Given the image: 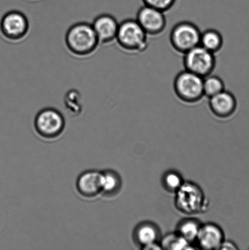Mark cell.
Returning <instances> with one entry per match:
<instances>
[{"label":"cell","mask_w":249,"mask_h":250,"mask_svg":"<svg viewBox=\"0 0 249 250\" xmlns=\"http://www.w3.org/2000/svg\"><path fill=\"white\" fill-rule=\"evenodd\" d=\"M101 193L105 197L118 195L121 189L122 179L118 172L111 169L101 171Z\"/></svg>","instance_id":"obj_15"},{"label":"cell","mask_w":249,"mask_h":250,"mask_svg":"<svg viewBox=\"0 0 249 250\" xmlns=\"http://www.w3.org/2000/svg\"><path fill=\"white\" fill-rule=\"evenodd\" d=\"M99 43H109L116 40L119 23L112 15H99L92 24Z\"/></svg>","instance_id":"obj_12"},{"label":"cell","mask_w":249,"mask_h":250,"mask_svg":"<svg viewBox=\"0 0 249 250\" xmlns=\"http://www.w3.org/2000/svg\"><path fill=\"white\" fill-rule=\"evenodd\" d=\"M143 1L144 5L159 10L165 13L172 8L177 0H143Z\"/></svg>","instance_id":"obj_22"},{"label":"cell","mask_w":249,"mask_h":250,"mask_svg":"<svg viewBox=\"0 0 249 250\" xmlns=\"http://www.w3.org/2000/svg\"><path fill=\"white\" fill-rule=\"evenodd\" d=\"M225 241L223 229L214 223L202 224L196 242L200 249L206 250L220 249Z\"/></svg>","instance_id":"obj_10"},{"label":"cell","mask_w":249,"mask_h":250,"mask_svg":"<svg viewBox=\"0 0 249 250\" xmlns=\"http://www.w3.org/2000/svg\"><path fill=\"white\" fill-rule=\"evenodd\" d=\"M185 70L202 78L212 74L216 67L215 54L198 45L184 54Z\"/></svg>","instance_id":"obj_6"},{"label":"cell","mask_w":249,"mask_h":250,"mask_svg":"<svg viewBox=\"0 0 249 250\" xmlns=\"http://www.w3.org/2000/svg\"><path fill=\"white\" fill-rule=\"evenodd\" d=\"M201 33L199 27L192 22L180 21L171 31V45L178 53L184 55L200 45Z\"/></svg>","instance_id":"obj_5"},{"label":"cell","mask_w":249,"mask_h":250,"mask_svg":"<svg viewBox=\"0 0 249 250\" xmlns=\"http://www.w3.org/2000/svg\"><path fill=\"white\" fill-rule=\"evenodd\" d=\"M226 90V85L220 77L212 74L203 79V91L204 97L210 98Z\"/></svg>","instance_id":"obj_20"},{"label":"cell","mask_w":249,"mask_h":250,"mask_svg":"<svg viewBox=\"0 0 249 250\" xmlns=\"http://www.w3.org/2000/svg\"><path fill=\"white\" fill-rule=\"evenodd\" d=\"M38 133L45 139L57 138L62 134L65 127L64 117L58 110L47 107L38 112L34 120Z\"/></svg>","instance_id":"obj_7"},{"label":"cell","mask_w":249,"mask_h":250,"mask_svg":"<svg viewBox=\"0 0 249 250\" xmlns=\"http://www.w3.org/2000/svg\"><path fill=\"white\" fill-rule=\"evenodd\" d=\"M223 45V37L216 29H209L202 32L200 45L206 50L216 54L221 50Z\"/></svg>","instance_id":"obj_17"},{"label":"cell","mask_w":249,"mask_h":250,"mask_svg":"<svg viewBox=\"0 0 249 250\" xmlns=\"http://www.w3.org/2000/svg\"><path fill=\"white\" fill-rule=\"evenodd\" d=\"M161 237L160 230L157 225L151 222L139 224L134 229V241L141 249L149 245L157 243Z\"/></svg>","instance_id":"obj_14"},{"label":"cell","mask_w":249,"mask_h":250,"mask_svg":"<svg viewBox=\"0 0 249 250\" xmlns=\"http://www.w3.org/2000/svg\"><path fill=\"white\" fill-rule=\"evenodd\" d=\"M136 21L148 36H157L162 34L167 24L165 12L146 5L139 9Z\"/></svg>","instance_id":"obj_9"},{"label":"cell","mask_w":249,"mask_h":250,"mask_svg":"<svg viewBox=\"0 0 249 250\" xmlns=\"http://www.w3.org/2000/svg\"><path fill=\"white\" fill-rule=\"evenodd\" d=\"M209 105L214 116L225 119L235 114L237 109L238 102L232 93L225 90L210 98Z\"/></svg>","instance_id":"obj_11"},{"label":"cell","mask_w":249,"mask_h":250,"mask_svg":"<svg viewBox=\"0 0 249 250\" xmlns=\"http://www.w3.org/2000/svg\"><path fill=\"white\" fill-rule=\"evenodd\" d=\"M77 188L80 195L87 198H94L101 194V171L96 170L84 171L77 179Z\"/></svg>","instance_id":"obj_13"},{"label":"cell","mask_w":249,"mask_h":250,"mask_svg":"<svg viewBox=\"0 0 249 250\" xmlns=\"http://www.w3.org/2000/svg\"><path fill=\"white\" fill-rule=\"evenodd\" d=\"M162 250H182L194 249L192 244L175 232L166 235L161 241Z\"/></svg>","instance_id":"obj_18"},{"label":"cell","mask_w":249,"mask_h":250,"mask_svg":"<svg viewBox=\"0 0 249 250\" xmlns=\"http://www.w3.org/2000/svg\"><path fill=\"white\" fill-rule=\"evenodd\" d=\"M175 193V208L180 212L189 215L206 212L209 202L203 190L192 181L184 182Z\"/></svg>","instance_id":"obj_2"},{"label":"cell","mask_w":249,"mask_h":250,"mask_svg":"<svg viewBox=\"0 0 249 250\" xmlns=\"http://www.w3.org/2000/svg\"><path fill=\"white\" fill-rule=\"evenodd\" d=\"M202 224L196 218H185L178 223L175 232L192 244L196 242Z\"/></svg>","instance_id":"obj_16"},{"label":"cell","mask_w":249,"mask_h":250,"mask_svg":"<svg viewBox=\"0 0 249 250\" xmlns=\"http://www.w3.org/2000/svg\"><path fill=\"white\" fill-rule=\"evenodd\" d=\"M66 109L72 117H77L82 113V97L77 89H71L66 93L63 99Z\"/></svg>","instance_id":"obj_19"},{"label":"cell","mask_w":249,"mask_h":250,"mask_svg":"<svg viewBox=\"0 0 249 250\" xmlns=\"http://www.w3.org/2000/svg\"><path fill=\"white\" fill-rule=\"evenodd\" d=\"M204 78L184 70L178 73L173 83L175 95L185 104H196L204 97Z\"/></svg>","instance_id":"obj_4"},{"label":"cell","mask_w":249,"mask_h":250,"mask_svg":"<svg viewBox=\"0 0 249 250\" xmlns=\"http://www.w3.org/2000/svg\"><path fill=\"white\" fill-rule=\"evenodd\" d=\"M65 43L73 55L84 57L94 53L100 43L92 24L81 21L73 24L68 29Z\"/></svg>","instance_id":"obj_1"},{"label":"cell","mask_w":249,"mask_h":250,"mask_svg":"<svg viewBox=\"0 0 249 250\" xmlns=\"http://www.w3.org/2000/svg\"><path fill=\"white\" fill-rule=\"evenodd\" d=\"M184 182L181 174L175 170L166 171L162 176L163 187L168 192H176Z\"/></svg>","instance_id":"obj_21"},{"label":"cell","mask_w":249,"mask_h":250,"mask_svg":"<svg viewBox=\"0 0 249 250\" xmlns=\"http://www.w3.org/2000/svg\"><path fill=\"white\" fill-rule=\"evenodd\" d=\"M148 35L136 19H126L119 23L116 40L129 53H143L148 48Z\"/></svg>","instance_id":"obj_3"},{"label":"cell","mask_w":249,"mask_h":250,"mask_svg":"<svg viewBox=\"0 0 249 250\" xmlns=\"http://www.w3.org/2000/svg\"><path fill=\"white\" fill-rule=\"evenodd\" d=\"M238 249L237 246L235 243L230 241H224L223 244L220 247L219 250H237Z\"/></svg>","instance_id":"obj_23"},{"label":"cell","mask_w":249,"mask_h":250,"mask_svg":"<svg viewBox=\"0 0 249 250\" xmlns=\"http://www.w3.org/2000/svg\"><path fill=\"white\" fill-rule=\"evenodd\" d=\"M29 29V22L23 12L11 11L6 12L0 21V32L7 40L19 41L25 38Z\"/></svg>","instance_id":"obj_8"}]
</instances>
